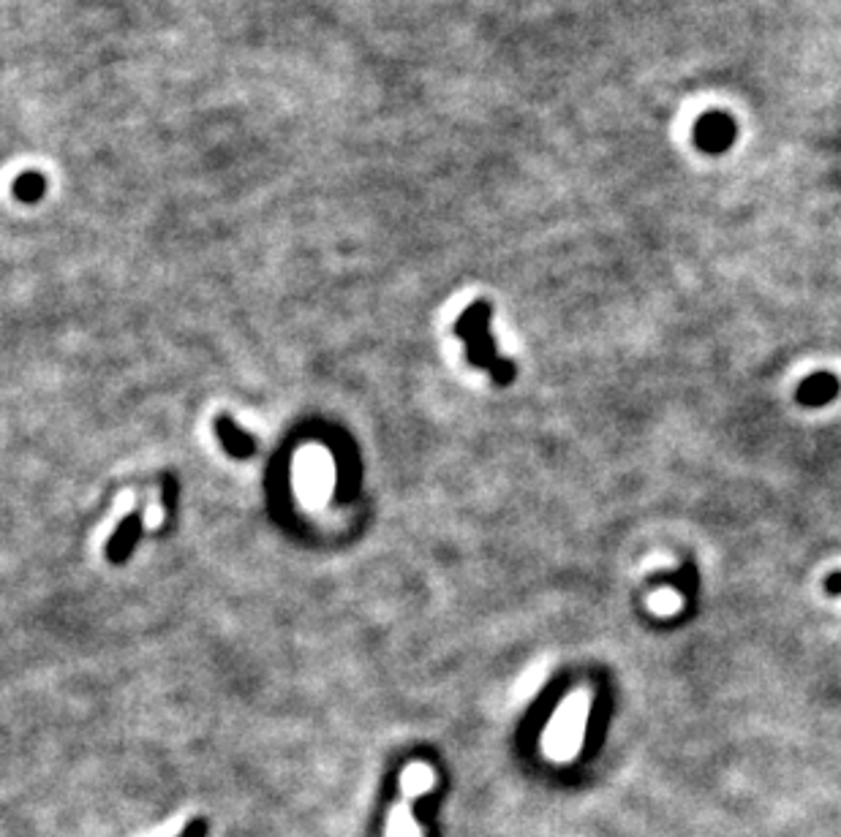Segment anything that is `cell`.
<instances>
[{
	"mask_svg": "<svg viewBox=\"0 0 841 837\" xmlns=\"http://www.w3.org/2000/svg\"><path fill=\"white\" fill-rule=\"evenodd\" d=\"M45 193H47L45 174L25 172L14 179V196H17L20 201H25V204H34V201H39Z\"/></svg>",
	"mask_w": 841,
	"mask_h": 837,
	"instance_id": "cell-6",
	"label": "cell"
},
{
	"mask_svg": "<svg viewBox=\"0 0 841 837\" xmlns=\"http://www.w3.org/2000/svg\"><path fill=\"white\" fill-rule=\"evenodd\" d=\"M175 495H177V484H175V478H166V482H164V505H166V514H172V511H175Z\"/></svg>",
	"mask_w": 841,
	"mask_h": 837,
	"instance_id": "cell-7",
	"label": "cell"
},
{
	"mask_svg": "<svg viewBox=\"0 0 841 837\" xmlns=\"http://www.w3.org/2000/svg\"><path fill=\"white\" fill-rule=\"evenodd\" d=\"M205 832H208V821L205 819H194L191 824L183 829L181 837H205Z\"/></svg>",
	"mask_w": 841,
	"mask_h": 837,
	"instance_id": "cell-8",
	"label": "cell"
},
{
	"mask_svg": "<svg viewBox=\"0 0 841 837\" xmlns=\"http://www.w3.org/2000/svg\"><path fill=\"white\" fill-rule=\"evenodd\" d=\"M825 590H828L830 596H839L841 592V571H836V574L828 576V582H825Z\"/></svg>",
	"mask_w": 841,
	"mask_h": 837,
	"instance_id": "cell-9",
	"label": "cell"
},
{
	"mask_svg": "<svg viewBox=\"0 0 841 837\" xmlns=\"http://www.w3.org/2000/svg\"><path fill=\"white\" fill-rule=\"evenodd\" d=\"M839 395V380L833 378L830 373H817L812 378H806L797 389V400L803 405H825L828 400Z\"/></svg>",
	"mask_w": 841,
	"mask_h": 837,
	"instance_id": "cell-5",
	"label": "cell"
},
{
	"mask_svg": "<svg viewBox=\"0 0 841 837\" xmlns=\"http://www.w3.org/2000/svg\"><path fill=\"white\" fill-rule=\"evenodd\" d=\"M735 139V123L725 112H708L694 125V145L705 152H725Z\"/></svg>",
	"mask_w": 841,
	"mask_h": 837,
	"instance_id": "cell-2",
	"label": "cell"
},
{
	"mask_svg": "<svg viewBox=\"0 0 841 837\" xmlns=\"http://www.w3.org/2000/svg\"><path fill=\"white\" fill-rule=\"evenodd\" d=\"M139 536H143V514L134 511V514H128L126 520L118 525V530L112 533V538L107 541V560L118 565L126 563V560L132 558L134 547H137Z\"/></svg>",
	"mask_w": 841,
	"mask_h": 837,
	"instance_id": "cell-3",
	"label": "cell"
},
{
	"mask_svg": "<svg viewBox=\"0 0 841 837\" xmlns=\"http://www.w3.org/2000/svg\"><path fill=\"white\" fill-rule=\"evenodd\" d=\"M213 427H215V435H219L221 446H224V449L230 451L232 457H240V460H246V457H251L253 451H257V440H253V435H248L246 429L237 427V422H232L230 413H221V416H215Z\"/></svg>",
	"mask_w": 841,
	"mask_h": 837,
	"instance_id": "cell-4",
	"label": "cell"
},
{
	"mask_svg": "<svg viewBox=\"0 0 841 837\" xmlns=\"http://www.w3.org/2000/svg\"><path fill=\"white\" fill-rule=\"evenodd\" d=\"M491 304L487 302H474L466 308V313L460 315L458 324H455V335L466 342V357L474 367H485L493 375V380L502 386H507L515 378V364L507 359L498 357L496 342H493L491 332Z\"/></svg>",
	"mask_w": 841,
	"mask_h": 837,
	"instance_id": "cell-1",
	"label": "cell"
}]
</instances>
